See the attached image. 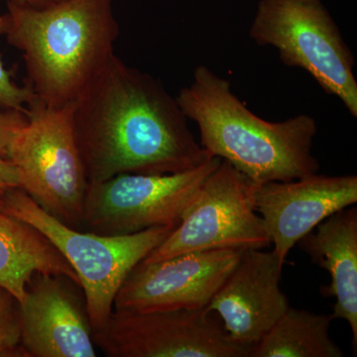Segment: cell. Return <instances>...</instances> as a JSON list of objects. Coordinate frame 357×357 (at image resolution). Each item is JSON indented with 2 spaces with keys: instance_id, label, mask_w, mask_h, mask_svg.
Listing matches in <instances>:
<instances>
[{
  "instance_id": "16",
  "label": "cell",
  "mask_w": 357,
  "mask_h": 357,
  "mask_svg": "<svg viewBox=\"0 0 357 357\" xmlns=\"http://www.w3.org/2000/svg\"><path fill=\"white\" fill-rule=\"evenodd\" d=\"M332 314L289 307L251 349L249 357H342L330 335Z\"/></svg>"
},
{
  "instance_id": "6",
  "label": "cell",
  "mask_w": 357,
  "mask_h": 357,
  "mask_svg": "<svg viewBox=\"0 0 357 357\" xmlns=\"http://www.w3.org/2000/svg\"><path fill=\"white\" fill-rule=\"evenodd\" d=\"M249 36L277 49L287 67L306 70L357 117L354 54L321 0H260Z\"/></svg>"
},
{
  "instance_id": "20",
  "label": "cell",
  "mask_w": 357,
  "mask_h": 357,
  "mask_svg": "<svg viewBox=\"0 0 357 357\" xmlns=\"http://www.w3.org/2000/svg\"><path fill=\"white\" fill-rule=\"evenodd\" d=\"M16 188H21L17 171L8 159L0 155V199Z\"/></svg>"
},
{
  "instance_id": "3",
  "label": "cell",
  "mask_w": 357,
  "mask_h": 357,
  "mask_svg": "<svg viewBox=\"0 0 357 357\" xmlns=\"http://www.w3.org/2000/svg\"><path fill=\"white\" fill-rule=\"evenodd\" d=\"M7 41L22 53L28 88L52 107L72 105L114 55L112 0H66L33 8L7 2Z\"/></svg>"
},
{
  "instance_id": "19",
  "label": "cell",
  "mask_w": 357,
  "mask_h": 357,
  "mask_svg": "<svg viewBox=\"0 0 357 357\" xmlns=\"http://www.w3.org/2000/svg\"><path fill=\"white\" fill-rule=\"evenodd\" d=\"M26 114L18 112H0V155L7 158L14 136L26 122Z\"/></svg>"
},
{
  "instance_id": "15",
  "label": "cell",
  "mask_w": 357,
  "mask_h": 357,
  "mask_svg": "<svg viewBox=\"0 0 357 357\" xmlns=\"http://www.w3.org/2000/svg\"><path fill=\"white\" fill-rule=\"evenodd\" d=\"M64 275L79 284L64 256L38 229L0 206V288L24 300L35 273Z\"/></svg>"
},
{
  "instance_id": "18",
  "label": "cell",
  "mask_w": 357,
  "mask_h": 357,
  "mask_svg": "<svg viewBox=\"0 0 357 357\" xmlns=\"http://www.w3.org/2000/svg\"><path fill=\"white\" fill-rule=\"evenodd\" d=\"M6 16L0 15V36L6 34ZM34 100L30 89L18 86L4 68L0 57V112H18L27 114L28 105Z\"/></svg>"
},
{
  "instance_id": "2",
  "label": "cell",
  "mask_w": 357,
  "mask_h": 357,
  "mask_svg": "<svg viewBox=\"0 0 357 357\" xmlns=\"http://www.w3.org/2000/svg\"><path fill=\"white\" fill-rule=\"evenodd\" d=\"M176 100L185 117L198 126L202 147L255 184L289 182L319 172L312 154L318 126L311 115L264 121L232 93L229 79L203 65Z\"/></svg>"
},
{
  "instance_id": "1",
  "label": "cell",
  "mask_w": 357,
  "mask_h": 357,
  "mask_svg": "<svg viewBox=\"0 0 357 357\" xmlns=\"http://www.w3.org/2000/svg\"><path fill=\"white\" fill-rule=\"evenodd\" d=\"M72 117L89 184L187 172L213 157L161 81L115 55L73 103Z\"/></svg>"
},
{
  "instance_id": "8",
  "label": "cell",
  "mask_w": 357,
  "mask_h": 357,
  "mask_svg": "<svg viewBox=\"0 0 357 357\" xmlns=\"http://www.w3.org/2000/svg\"><path fill=\"white\" fill-rule=\"evenodd\" d=\"M252 181L222 160L165 241L142 260L156 262L197 251L263 249L271 244L251 198Z\"/></svg>"
},
{
  "instance_id": "21",
  "label": "cell",
  "mask_w": 357,
  "mask_h": 357,
  "mask_svg": "<svg viewBox=\"0 0 357 357\" xmlns=\"http://www.w3.org/2000/svg\"><path fill=\"white\" fill-rule=\"evenodd\" d=\"M63 1H66V0H7L9 3L33 7V8H43V7L54 6V4L61 3Z\"/></svg>"
},
{
  "instance_id": "13",
  "label": "cell",
  "mask_w": 357,
  "mask_h": 357,
  "mask_svg": "<svg viewBox=\"0 0 357 357\" xmlns=\"http://www.w3.org/2000/svg\"><path fill=\"white\" fill-rule=\"evenodd\" d=\"M284 262L273 250L246 249L206 311L239 344L253 347L290 304L280 288Z\"/></svg>"
},
{
  "instance_id": "7",
  "label": "cell",
  "mask_w": 357,
  "mask_h": 357,
  "mask_svg": "<svg viewBox=\"0 0 357 357\" xmlns=\"http://www.w3.org/2000/svg\"><path fill=\"white\" fill-rule=\"evenodd\" d=\"M220 161L211 157L187 172L119 174L91 183L84 199L83 229L102 236H128L152 227L178 225Z\"/></svg>"
},
{
  "instance_id": "5",
  "label": "cell",
  "mask_w": 357,
  "mask_h": 357,
  "mask_svg": "<svg viewBox=\"0 0 357 357\" xmlns=\"http://www.w3.org/2000/svg\"><path fill=\"white\" fill-rule=\"evenodd\" d=\"M72 107L73 103L47 107L34 98L7 159L17 171L21 189L40 208L68 227L82 230L89 181Z\"/></svg>"
},
{
  "instance_id": "12",
  "label": "cell",
  "mask_w": 357,
  "mask_h": 357,
  "mask_svg": "<svg viewBox=\"0 0 357 357\" xmlns=\"http://www.w3.org/2000/svg\"><path fill=\"white\" fill-rule=\"evenodd\" d=\"M255 210L282 262L302 237L333 213L357 203L356 175L318 173L289 182L253 183Z\"/></svg>"
},
{
  "instance_id": "10",
  "label": "cell",
  "mask_w": 357,
  "mask_h": 357,
  "mask_svg": "<svg viewBox=\"0 0 357 357\" xmlns=\"http://www.w3.org/2000/svg\"><path fill=\"white\" fill-rule=\"evenodd\" d=\"M243 251H197L156 262L141 261L119 289L114 310H206Z\"/></svg>"
},
{
  "instance_id": "17",
  "label": "cell",
  "mask_w": 357,
  "mask_h": 357,
  "mask_svg": "<svg viewBox=\"0 0 357 357\" xmlns=\"http://www.w3.org/2000/svg\"><path fill=\"white\" fill-rule=\"evenodd\" d=\"M0 357H28L22 347L20 304L0 288Z\"/></svg>"
},
{
  "instance_id": "11",
  "label": "cell",
  "mask_w": 357,
  "mask_h": 357,
  "mask_svg": "<svg viewBox=\"0 0 357 357\" xmlns=\"http://www.w3.org/2000/svg\"><path fill=\"white\" fill-rule=\"evenodd\" d=\"M28 357H96L83 289L64 275L35 273L20 303Z\"/></svg>"
},
{
  "instance_id": "14",
  "label": "cell",
  "mask_w": 357,
  "mask_h": 357,
  "mask_svg": "<svg viewBox=\"0 0 357 357\" xmlns=\"http://www.w3.org/2000/svg\"><path fill=\"white\" fill-rule=\"evenodd\" d=\"M312 263L326 270L328 286L321 293L335 299L333 319L349 323L352 349L357 347V208L351 206L333 213L298 241Z\"/></svg>"
},
{
  "instance_id": "4",
  "label": "cell",
  "mask_w": 357,
  "mask_h": 357,
  "mask_svg": "<svg viewBox=\"0 0 357 357\" xmlns=\"http://www.w3.org/2000/svg\"><path fill=\"white\" fill-rule=\"evenodd\" d=\"M0 206L38 229L69 262L83 289L93 333L107 323L115 297L131 270L177 227H152L128 236L83 231L52 217L21 188L7 192Z\"/></svg>"
},
{
  "instance_id": "9",
  "label": "cell",
  "mask_w": 357,
  "mask_h": 357,
  "mask_svg": "<svg viewBox=\"0 0 357 357\" xmlns=\"http://www.w3.org/2000/svg\"><path fill=\"white\" fill-rule=\"evenodd\" d=\"M93 342L109 357H249L206 310H114Z\"/></svg>"
}]
</instances>
